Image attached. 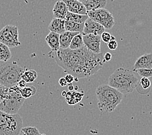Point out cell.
Here are the masks:
<instances>
[{
  "label": "cell",
  "mask_w": 152,
  "mask_h": 135,
  "mask_svg": "<svg viewBox=\"0 0 152 135\" xmlns=\"http://www.w3.org/2000/svg\"><path fill=\"white\" fill-rule=\"evenodd\" d=\"M45 40L52 51L56 52L60 49L59 34L50 31V33L46 36Z\"/></svg>",
  "instance_id": "obj_14"
},
{
  "label": "cell",
  "mask_w": 152,
  "mask_h": 135,
  "mask_svg": "<svg viewBox=\"0 0 152 135\" xmlns=\"http://www.w3.org/2000/svg\"><path fill=\"white\" fill-rule=\"evenodd\" d=\"M108 48L110 50H115L118 47V42H117L116 40H110L107 43Z\"/></svg>",
  "instance_id": "obj_30"
},
{
  "label": "cell",
  "mask_w": 152,
  "mask_h": 135,
  "mask_svg": "<svg viewBox=\"0 0 152 135\" xmlns=\"http://www.w3.org/2000/svg\"><path fill=\"white\" fill-rule=\"evenodd\" d=\"M133 68L134 70L140 68L152 69V53L144 54L140 56L134 62Z\"/></svg>",
  "instance_id": "obj_12"
},
{
  "label": "cell",
  "mask_w": 152,
  "mask_h": 135,
  "mask_svg": "<svg viewBox=\"0 0 152 135\" xmlns=\"http://www.w3.org/2000/svg\"><path fill=\"white\" fill-rule=\"evenodd\" d=\"M77 1H82V0H77Z\"/></svg>",
  "instance_id": "obj_38"
},
{
  "label": "cell",
  "mask_w": 152,
  "mask_h": 135,
  "mask_svg": "<svg viewBox=\"0 0 152 135\" xmlns=\"http://www.w3.org/2000/svg\"><path fill=\"white\" fill-rule=\"evenodd\" d=\"M139 82V78L133 71L119 68L109 76L108 85L116 89L123 95H127L134 91Z\"/></svg>",
  "instance_id": "obj_2"
},
{
  "label": "cell",
  "mask_w": 152,
  "mask_h": 135,
  "mask_svg": "<svg viewBox=\"0 0 152 135\" xmlns=\"http://www.w3.org/2000/svg\"><path fill=\"white\" fill-rule=\"evenodd\" d=\"M20 89L17 85L9 88L7 95L0 103L1 111L9 114H18L25 101V99L20 94Z\"/></svg>",
  "instance_id": "obj_6"
},
{
  "label": "cell",
  "mask_w": 152,
  "mask_h": 135,
  "mask_svg": "<svg viewBox=\"0 0 152 135\" xmlns=\"http://www.w3.org/2000/svg\"><path fill=\"white\" fill-rule=\"evenodd\" d=\"M20 135H26L24 133H23L22 132H21V133H20Z\"/></svg>",
  "instance_id": "obj_37"
},
{
  "label": "cell",
  "mask_w": 152,
  "mask_h": 135,
  "mask_svg": "<svg viewBox=\"0 0 152 135\" xmlns=\"http://www.w3.org/2000/svg\"><path fill=\"white\" fill-rule=\"evenodd\" d=\"M27 83L25 81H23V79H20V80L18 81V84H17V86H18L20 88H23L24 87H26V86H27Z\"/></svg>",
  "instance_id": "obj_32"
},
{
  "label": "cell",
  "mask_w": 152,
  "mask_h": 135,
  "mask_svg": "<svg viewBox=\"0 0 152 135\" xmlns=\"http://www.w3.org/2000/svg\"><path fill=\"white\" fill-rule=\"evenodd\" d=\"M64 23V20L54 18L51 20L50 25L48 26V29H49L51 32H53L60 34L64 32V31H66Z\"/></svg>",
  "instance_id": "obj_17"
},
{
  "label": "cell",
  "mask_w": 152,
  "mask_h": 135,
  "mask_svg": "<svg viewBox=\"0 0 152 135\" xmlns=\"http://www.w3.org/2000/svg\"><path fill=\"white\" fill-rule=\"evenodd\" d=\"M58 83H59V85L62 86V87H64V86H66L68 84L64 77L60 78L59 80H58Z\"/></svg>",
  "instance_id": "obj_34"
},
{
  "label": "cell",
  "mask_w": 152,
  "mask_h": 135,
  "mask_svg": "<svg viewBox=\"0 0 152 135\" xmlns=\"http://www.w3.org/2000/svg\"><path fill=\"white\" fill-rule=\"evenodd\" d=\"M64 79H66V81L68 84H72V83L75 81V77L73 75H72L71 74L66 75V76L64 77Z\"/></svg>",
  "instance_id": "obj_31"
},
{
  "label": "cell",
  "mask_w": 152,
  "mask_h": 135,
  "mask_svg": "<svg viewBox=\"0 0 152 135\" xmlns=\"http://www.w3.org/2000/svg\"><path fill=\"white\" fill-rule=\"evenodd\" d=\"M26 70L15 62L11 63L5 62L0 66V85L7 88L17 85Z\"/></svg>",
  "instance_id": "obj_4"
},
{
  "label": "cell",
  "mask_w": 152,
  "mask_h": 135,
  "mask_svg": "<svg viewBox=\"0 0 152 135\" xmlns=\"http://www.w3.org/2000/svg\"><path fill=\"white\" fill-rule=\"evenodd\" d=\"M18 29L15 26L7 25L0 31V42L10 47H16L21 45L19 41Z\"/></svg>",
  "instance_id": "obj_8"
},
{
  "label": "cell",
  "mask_w": 152,
  "mask_h": 135,
  "mask_svg": "<svg viewBox=\"0 0 152 135\" xmlns=\"http://www.w3.org/2000/svg\"><path fill=\"white\" fill-rule=\"evenodd\" d=\"M111 37L112 35L108 32H105L104 31L102 34H101V39L103 40V42H104L105 43L107 44L111 40Z\"/></svg>",
  "instance_id": "obj_29"
},
{
  "label": "cell",
  "mask_w": 152,
  "mask_h": 135,
  "mask_svg": "<svg viewBox=\"0 0 152 135\" xmlns=\"http://www.w3.org/2000/svg\"><path fill=\"white\" fill-rule=\"evenodd\" d=\"M105 28L101 24H99L91 18H88L84 23V27L82 34H94V35H101L105 31Z\"/></svg>",
  "instance_id": "obj_10"
},
{
  "label": "cell",
  "mask_w": 152,
  "mask_h": 135,
  "mask_svg": "<svg viewBox=\"0 0 152 135\" xmlns=\"http://www.w3.org/2000/svg\"><path fill=\"white\" fill-rule=\"evenodd\" d=\"M23 120L18 114H9L0 110V135H20Z\"/></svg>",
  "instance_id": "obj_5"
},
{
  "label": "cell",
  "mask_w": 152,
  "mask_h": 135,
  "mask_svg": "<svg viewBox=\"0 0 152 135\" xmlns=\"http://www.w3.org/2000/svg\"><path fill=\"white\" fill-rule=\"evenodd\" d=\"M9 88L6 87V86L0 85V103H1L3 99H5L6 96L7 95L9 92Z\"/></svg>",
  "instance_id": "obj_28"
},
{
  "label": "cell",
  "mask_w": 152,
  "mask_h": 135,
  "mask_svg": "<svg viewBox=\"0 0 152 135\" xmlns=\"http://www.w3.org/2000/svg\"><path fill=\"white\" fill-rule=\"evenodd\" d=\"M64 27L66 31H70V32L82 33L84 27V23H78L65 20Z\"/></svg>",
  "instance_id": "obj_19"
},
{
  "label": "cell",
  "mask_w": 152,
  "mask_h": 135,
  "mask_svg": "<svg viewBox=\"0 0 152 135\" xmlns=\"http://www.w3.org/2000/svg\"><path fill=\"white\" fill-rule=\"evenodd\" d=\"M11 57L12 54L10 48L4 44L0 42V62H7L11 59Z\"/></svg>",
  "instance_id": "obj_21"
},
{
  "label": "cell",
  "mask_w": 152,
  "mask_h": 135,
  "mask_svg": "<svg viewBox=\"0 0 152 135\" xmlns=\"http://www.w3.org/2000/svg\"><path fill=\"white\" fill-rule=\"evenodd\" d=\"M87 15L89 18L101 24L106 29H111L115 25L113 15L105 8L87 11Z\"/></svg>",
  "instance_id": "obj_7"
},
{
  "label": "cell",
  "mask_w": 152,
  "mask_h": 135,
  "mask_svg": "<svg viewBox=\"0 0 152 135\" xmlns=\"http://www.w3.org/2000/svg\"><path fill=\"white\" fill-rule=\"evenodd\" d=\"M83 96L84 93L73 90L66 92V95L64 98H66V101L68 105H73L81 101Z\"/></svg>",
  "instance_id": "obj_18"
},
{
  "label": "cell",
  "mask_w": 152,
  "mask_h": 135,
  "mask_svg": "<svg viewBox=\"0 0 152 135\" xmlns=\"http://www.w3.org/2000/svg\"><path fill=\"white\" fill-rule=\"evenodd\" d=\"M83 40L85 46L92 52L96 54L101 53V36L94 34H85L83 35Z\"/></svg>",
  "instance_id": "obj_9"
},
{
  "label": "cell",
  "mask_w": 152,
  "mask_h": 135,
  "mask_svg": "<svg viewBox=\"0 0 152 135\" xmlns=\"http://www.w3.org/2000/svg\"><path fill=\"white\" fill-rule=\"evenodd\" d=\"M66 95V91L62 92V96H63V97H65Z\"/></svg>",
  "instance_id": "obj_36"
},
{
  "label": "cell",
  "mask_w": 152,
  "mask_h": 135,
  "mask_svg": "<svg viewBox=\"0 0 152 135\" xmlns=\"http://www.w3.org/2000/svg\"><path fill=\"white\" fill-rule=\"evenodd\" d=\"M68 12L67 7L63 1H57L55 3L53 9L54 18L64 20Z\"/></svg>",
  "instance_id": "obj_13"
},
{
  "label": "cell",
  "mask_w": 152,
  "mask_h": 135,
  "mask_svg": "<svg viewBox=\"0 0 152 135\" xmlns=\"http://www.w3.org/2000/svg\"><path fill=\"white\" fill-rule=\"evenodd\" d=\"M79 33L70 32V31H64L59 34V44L61 49H68L70 46L72 40Z\"/></svg>",
  "instance_id": "obj_15"
},
{
  "label": "cell",
  "mask_w": 152,
  "mask_h": 135,
  "mask_svg": "<svg viewBox=\"0 0 152 135\" xmlns=\"http://www.w3.org/2000/svg\"><path fill=\"white\" fill-rule=\"evenodd\" d=\"M20 92L21 96L26 99L31 98V97L35 94L37 92V89L34 86H26L23 88H20Z\"/></svg>",
  "instance_id": "obj_24"
},
{
  "label": "cell",
  "mask_w": 152,
  "mask_h": 135,
  "mask_svg": "<svg viewBox=\"0 0 152 135\" xmlns=\"http://www.w3.org/2000/svg\"><path fill=\"white\" fill-rule=\"evenodd\" d=\"M88 18V17L87 15H78V14H74L68 12L64 20L70 21V22H73L78 23H85V21Z\"/></svg>",
  "instance_id": "obj_20"
},
{
  "label": "cell",
  "mask_w": 152,
  "mask_h": 135,
  "mask_svg": "<svg viewBox=\"0 0 152 135\" xmlns=\"http://www.w3.org/2000/svg\"><path fill=\"white\" fill-rule=\"evenodd\" d=\"M139 84L144 90H149L151 86V81L148 78L142 77L140 80H139Z\"/></svg>",
  "instance_id": "obj_27"
},
{
  "label": "cell",
  "mask_w": 152,
  "mask_h": 135,
  "mask_svg": "<svg viewBox=\"0 0 152 135\" xmlns=\"http://www.w3.org/2000/svg\"><path fill=\"white\" fill-rule=\"evenodd\" d=\"M55 60L65 72L77 79L94 75L105 62L102 53H94L85 46L75 50L60 48L55 52Z\"/></svg>",
  "instance_id": "obj_1"
},
{
  "label": "cell",
  "mask_w": 152,
  "mask_h": 135,
  "mask_svg": "<svg viewBox=\"0 0 152 135\" xmlns=\"http://www.w3.org/2000/svg\"><path fill=\"white\" fill-rule=\"evenodd\" d=\"M26 135H42L39 131L35 127H22V131Z\"/></svg>",
  "instance_id": "obj_25"
},
{
  "label": "cell",
  "mask_w": 152,
  "mask_h": 135,
  "mask_svg": "<svg viewBox=\"0 0 152 135\" xmlns=\"http://www.w3.org/2000/svg\"><path fill=\"white\" fill-rule=\"evenodd\" d=\"M112 58V55L110 53H106L104 56H103V61L104 62H109Z\"/></svg>",
  "instance_id": "obj_33"
},
{
  "label": "cell",
  "mask_w": 152,
  "mask_h": 135,
  "mask_svg": "<svg viewBox=\"0 0 152 135\" xmlns=\"http://www.w3.org/2000/svg\"><path fill=\"white\" fill-rule=\"evenodd\" d=\"M96 96L99 109L102 111L112 112L122 102L124 95L108 85H102L96 88Z\"/></svg>",
  "instance_id": "obj_3"
},
{
  "label": "cell",
  "mask_w": 152,
  "mask_h": 135,
  "mask_svg": "<svg viewBox=\"0 0 152 135\" xmlns=\"http://www.w3.org/2000/svg\"><path fill=\"white\" fill-rule=\"evenodd\" d=\"M84 42L83 40V34L82 33H78L75 35L72 40L69 48L72 50H75L80 49V48L84 47Z\"/></svg>",
  "instance_id": "obj_22"
},
{
  "label": "cell",
  "mask_w": 152,
  "mask_h": 135,
  "mask_svg": "<svg viewBox=\"0 0 152 135\" xmlns=\"http://www.w3.org/2000/svg\"><path fill=\"white\" fill-rule=\"evenodd\" d=\"M136 72L141 77L150 78L152 77V69H146V68H140V69H135L133 70Z\"/></svg>",
  "instance_id": "obj_26"
},
{
  "label": "cell",
  "mask_w": 152,
  "mask_h": 135,
  "mask_svg": "<svg viewBox=\"0 0 152 135\" xmlns=\"http://www.w3.org/2000/svg\"><path fill=\"white\" fill-rule=\"evenodd\" d=\"M68 88V90L69 91H73L74 90V86L72 85V84H69Z\"/></svg>",
  "instance_id": "obj_35"
},
{
  "label": "cell",
  "mask_w": 152,
  "mask_h": 135,
  "mask_svg": "<svg viewBox=\"0 0 152 135\" xmlns=\"http://www.w3.org/2000/svg\"><path fill=\"white\" fill-rule=\"evenodd\" d=\"M81 2L87 11L105 8L107 5V0H82Z\"/></svg>",
  "instance_id": "obj_16"
},
{
  "label": "cell",
  "mask_w": 152,
  "mask_h": 135,
  "mask_svg": "<svg viewBox=\"0 0 152 135\" xmlns=\"http://www.w3.org/2000/svg\"><path fill=\"white\" fill-rule=\"evenodd\" d=\"M63 1L66 5L68 12L81 15H87V10L81 1L77 0H63Z\"/></svg>",
  "instance_id": "obj_11"
},
{
  "label": "cell",
  "mask_w": 152,
  "mask_h": 135,
  "mask_svg": "<svg viewBox=\"0 0 152 135\" xmlns=\"http://www.w3.org/2000/svg\"><path fill=\"white\" fill-rule=\"evenodd\" d=\"M37 73L33 70H26L24 71L21 76V79H23L27 83L33 82L36 80L37 78Z\"/></svg>",
  "instance_id": "obj_23"
}]
</instances>
